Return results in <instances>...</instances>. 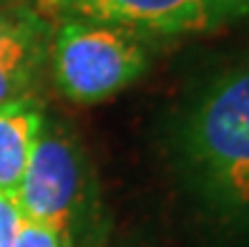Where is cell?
Wrapping results in <instances>:
<instances>
[{"instance_id": "cell-1", "label": "cell", "mask_w": 249, "mask_h": 247, "mask_svg": "<svg viewBox=\"0 0 249 247\" xmlns=\"http://www.w3.org/2000/svg\"><path fill=\"white\" fill-rule=\"evenodd\" d=\"M174 159L186 192L212 222L249 232V53L184 106Z\"/></svg>"}, {"instance_id": "cell-2", "label": "cell", "mask_w": 249, "mask_h": 247, "mask_svg": "<svg viewBox=\"0 0 249 247\" xmlns=\"http://www.w3.org/2000/svg\"><path fill=\"white\" fill-rule=\"evenodd\" d=\"M53 81L73 104H98L136 83L149 68L143 38L119 25L71 18L51 38Z\"/></svg>"}, {"instance_id": "cell-3", "label": "cell", "mask_w": 249, "mask_h": 247, "mask_svg": "<svg viewBox=\"0 0 249 247\" xmlns=\"http://www.w3.org/2000/svg\"><path fill=\"white\" fill-rule=\"evenodd\" d=\"M73 18L119 25L139 38L212 33L249 18V0H43Z\"/></svg>"}, {"instance_id": "cell-4", "label": "cell", "mask_w": 249, "mask_h": 247, "mask_svg": "<svg viewBox=\"0 0 249 247\" xmlns=\"http://www.w3.org/2000/svg\"><path fill=\"white\" fill-rule=\"evenodd\" d=\"M81 199L83 159L76 141L58 129L43 132L16 197L23 220L48 227L61 237L76 220Z\"/></svg>"}, {"instance_id": "cell-5", "label": "cell", "mask_w": 249, "mask_h": 247, "mask_svg": "<svg viewBox=\"0 0 249 247\" xmlns=\"http://www.w3.org/2000/svg\"><path fill=\"white\" fill-rule=\"evenodd\" d=\"M51 25L28 5H0V104L23 96L51 56Z\"/></svg>"}, {"instance_id": "cell-6", "label": "cell", "mask_w": 249, "mask_h": 247, "mask_svg": "<svg viewBox=\"0 0 249 247\" xmlns=\"http://www.w3.org/2000/svg\"><path fill=\"white\" fill-rule=\"evenodd\" d=\"M40 134L43 109L36 98L18 96L0 104V194L18 197Z\"/></svg>"}, {"instance_id": "cell-7", "label": "cell", "mask_w": 249, "mask_h": 247, "mask_svg": "<svg viewBox=\"0 0 249 247\" xmlns=\"http://www.w3.org/2000/svg\"><path fill=\"white\" fill-rule=\"evenodd\" d=\"M20 225H23V214L18 202L13 197L0 194V247H13Z\"/></svg>"}, {"instance_id": "cell-8", "label": "cell", "mask_w": 249, "mask_h": 247, "mask_svg": "<svg viewBox=\"0 0 249 247\" xmlns=\"http://www.w3.org/2000/svg\"><path fill=\"white\" fill-rule=\"evenodd\" d=\"M13 247H61V237H58L53 229H48V227L23 220Z\"/></svg>"}, {"instance_id": "cell-9", "label": "cell", "mask_w": 249, "mask_h": 247, "mask_svg": "<svg viewBox=\"0 0 249 247\" xmlns=\"http://www.w3.org/2000/svg\"><path fill=\"white\" fill-rule=\"evenodd\" d=\"M3 3H5V0H0V5H3Z\"/></svg>"}]
</instances>
